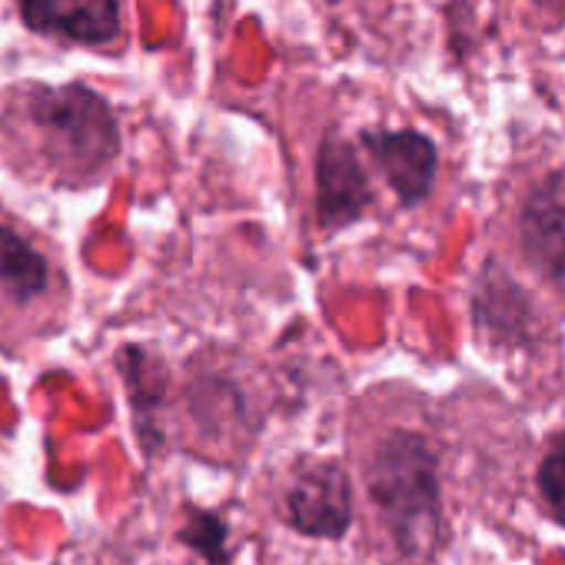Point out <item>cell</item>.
Wrapping results in <instances>:
<instances>
[{"instance_id": "9c48e42d", "label": "cell", "mask_w": 565, "mask_h": 565, "mask_svg": "<svg viewBox=\"0 0 565 565\" xmlns=\"http://www.w3.org/2000/svg\"><path fill=\"white\" fill-rule=\"evenodd\" d=\"M51 287L47 256L18 230L0 223V294L11 303H31Z\"/></svg>"}, {"instance_id": "277c9868", "label": "cell", "mask_w": 565, "mask_h": 565, "mask_svg": "<svg viewBox=\"0 0 565 565\" xmlns=\"http://www.w3.org/2000/svg\"><path fill=\"white\" fill-rule=\"evenodd\" d=\"M469 313H472L476 333L492 350L522 353L539 343V333H542L539 310L529 290L499 259H486L479 266L472 279V294H469Z\"/></svg>"}, {"instance_id": "4fadbf2b", "label": "cell", "mask_w": 565, "mask_h": 565, "mask_svg": "<svg viewBox=\"0 0 565 565\" xmlns=\"http://www.w3.org/2000/svg\"><path fill=\"white\" fill-rule=\"evenodd\" d=\"M532 4H535L539 11H545V14H555V18L565 14V0H532Z\"/></svg>"}, {"instance_id": "ba28073f", "label": "cell", "mask_w": 565, "mask_h": 565, "mask_svg": "<svg viewBox=\"0 0 565 565\" xmlns=\"http://www.w3.org/2000/svg\"><path fill=\"white\" fill-rule=\"evenodd\" d=\"M373 206V183L343 137H327L317 150V216L323 230H343Z\"/></svg>"}, {"instance_id": "3957f363", "label": "cell", "mask_w": 565, "mask_h": 565, "mask_svg": "<svg viewBox=\"0 0 565 565\" xmlns=\"http://www.w3.org/2000/svg\"><path fill=\"white\" fill-rule=\"evenodd\" d=\"M515 236L525 266L565 300V167L529 183L519 200Z\"/></svg>"}, {"instance_id": "7a4b0ae2", "label": "cell", "mask_w": 565, "mask_h": 565, "mask_svg": "<svg viewBox=\"0 0 565 565\" xmlns=\"http://www.w3.org/2000/svg\"><path fill=\"white\" fill-rule=\"evenodd\" d=\"M366 492L399 565H433L443 545L439 452L416 429L386 433L366 459Z\"/></svg>"}, {"instance_id": "6da1fadb", "label": "cell", "mask_w": 565, "mask_h": 565, "mask_svg": "<svg viewBox=\"0 0 565 565\" xmlns=\"http://www.w3.org/2000/svg\"><path fill=\"white\" fill-rule=\"evenodd\" d=\"M0 140L11 160L61 186H90L120 157L114 107L84 84H21L0 97Z\"/></svg>"}, {"instance_id": "8992f818", "label": "cell", "mask_w": 565, "mask_h": 565, "mask_svg": "<svg viewBox=\"0 0 565 565\" xmlns=\"http://www.w3.org/2000/svg\"><path fill=\"white\" fill-rule=\"evenodd\" d=\"M21 21L44 38L110 51L124 41V0H18Z\"/></svg>"}, {"instance_id": "7c38bea8", "label": "cell", "mask_w": 565, "mask_h": 565, "mask_svg": "<svg viewBox=\"0 0 565 565\" xmlns=\"http://www.w3.org/2000/svg\"><path fill=\"white\" fill-rule=\"evenodd\" d=\"M535 489L545 505V515L558 529H565V429L548 436L535 469Z\"/></svg>"}, {"instance_id": "5b68a950", "label": "cell", "mask_w": 565, "mask_h": 565, "mask_svg": "<svg viewBox=\"0 0 565 565\" xmlns=\"http://www.w3.org/2000/svg\"><path fill=\"white\" fill-rule=\"evenodd\" d=\"M282 519L310 539H343L353 525V486L340 462H303L282 495Z\"/></svg>"}, {"instance_id": "8fae6325", "label": "cell", "mask_w": 565, "mask_h": 565, "mask_svg": "<svg viewBox=\"0 0 565 565\" xmlns=\"http://www.w3.org/2000/svg\"><path fill=\"white\" fill-rule=\"evenodd\" d=\"M183 545H190L206 565H233V545H230V525L220 512L186 505L183 525L177 532Z\"/></svg>"}, {"instance_id": "30bf717a", "label": "cell", "mask_w": 565, "mask_h": 565, "mask_svg": "<svg viewBox=\"0 0 565 565\" xmlns=\"http://www.w3.org/2000/svg\"><path fill=\"white\" fill-rule=\"evenodd\" d=\"M117 366L124 373V383H127V393H130V403H134L140 439L150 449L153 409L160 406L163 390H167V366L153 353H147L143 347H124L120 356H117Z\"/></svg>"}, {"instance_id": "52a82bcc", "label": "cell", "mask_w": 565, "mask_h": 565, "mask_svg": "<svg viewBox=\"0 0 565 565\" xmlns=\"http://www.w3.org/2000/svg\"><path fill=\"white\" fill-rule=\"evenodd\" d=\"M363 147L376 160L403 206H419L439 177V147L423 130H363Z\"/></svg>"}]
</instances>
